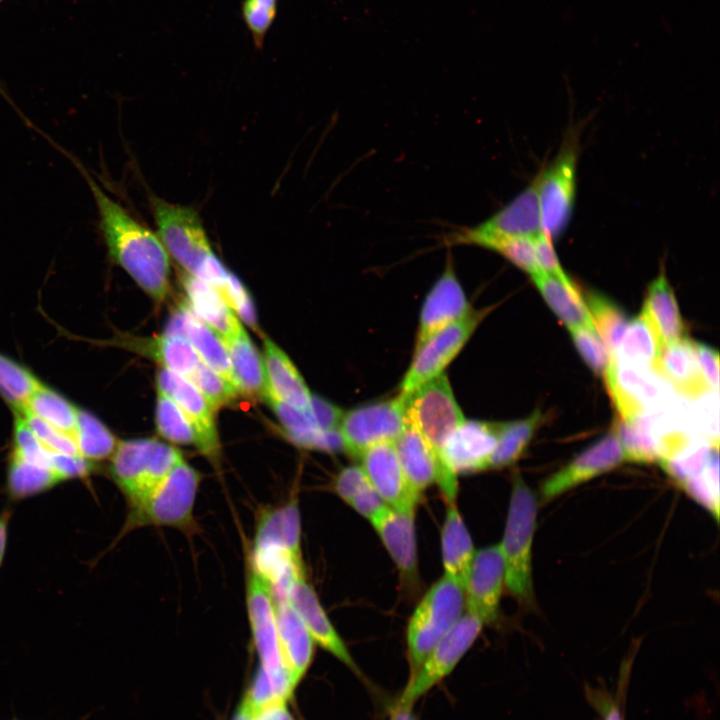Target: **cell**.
<instances>
[{
	"label": "cell",
	"instance_id": "cell-55",
	"mask_svg": "<svg viewBox=\"0 0 720 720\" xmlns=\"http://www.w3.org/2000/svg\"><path fill=\"white\" fill-rule=\"evenodd\" d=\"M348 505L368 520L387 506L372 485L352 498Z\"/></svg>",
	"mask_w": 720,
	"mask_h": 720
},
{
	"label": "cell",
	"instance_id": "cell-42",
	"mask_svg": "<svg viewBox=\"0 0 720 720\" xmlns=\"http://www.w3.org/2000/svg\"><path fill=\"white\" fill-rule=\"evenodd\" d=\"M584 302L612 361L628 324L627 318L615 303L599 293H589Z\"/></svg>",
	"mask_w": 720,
	"mask_h": 720
},
{
	"label": "cell",
	"instance_id": "cell-45",
	"mask_svg": "<svg viewBox=\"0 0 720 720\" xmlns=\"http://www.w3.org/2000/svg\"><path fill=\"white\" fill-rule=\"evenodd\" d=\"M481 248L494 251L530 277L542 273L535 252L534 237H506L486 242Z\"/></svg>",
	"mask_w": 720,
	"mask_h": 720
},
{
	"label": "cell",
	"instance_id": "cell-44",
	"mask_svg": "<svg viewBox=\"0 0 720 720\" xmlns=\"http://www.w3.org/2000/svg\"><path fill=\"white\" fill-rule=\"evenodd\" d=\"M156 427L166 440L179 445H195V432L177 404L158 390Z\"/></svg>",
	"mask_w": 720,
	"mask_h": 720
},
{
	"label": "cell",
	"instance_id": "cell-12",
	"mask_svg": "<svg viewBox=\"0 0 720 720\" xmlns=\"http://www.w3.org/2000/svg\"><path fill=\"white\" fill-rule=\"evenodd\" d=\"M248 553L259 563L291 560L304 564L301 551V519L298 500L262 508L257 514L255 534Z\"/></svg>",
	"mask_w": 720,
	"mask_h": 720
},
{
	"label": "cell",
	"instance_id": "cell-22",
	"mask_svg": "<svg viewBox=\"0 0 720 720\" xmlns=\"http://www.w3.org/2000/svg\"><path fill=\"white\" fill-rule=\"evenodd\" d=\"M397 566L403 581L415 584L418 578L415 509L384 507L369 520Z\"/></svg>",
	"mask_w": 720,
	"mask_h": 720
},
{
	"label": "cell",
	"instance_id": "cell-25",
	"mask_svg": "<svg viewBox=\"0 0 720 720\" xmlns=\"http://www.w3.org/2000/svg\"><path fill=\"white\" fill-rule=\"evenodd\" d=\"M274 602L282 663L297 686L312 662L315 642L286 599L274 598Z\"/></svg>",
	"mask_w": 720,
	"mask_h": 720
},
{
	"label": "cell",
	"instance_id": "cell-58",
	"mask_svg": "<svg viewBox=\"0 0 720 720\" xmlns=\"http://www.w3.org/2000/svg\"><path fill=\"white\" fill-rule=\"evenodd\" d=\"M412 706L396 703L391 711V720H417L412 712Z\"/></svg>",
	"mask_w": 720,
	"mask_h": 720
},
{
	"label": "cell",
	"instance_id": "cell-30",
	"mask_svg": "<svg viewBox=\"0 0 720 720\" xmlns=\"http://www.w3.org/2000/svg\"><path fill=\"white\" fill-rule=\"evenodd\" d=\"M182 335L200 359L238 391L227 348L223 340L184 304L178 310ZM239 392V391H238Z\"/></svg>",
	"mask_w": 720,
	"mask_h": 720
},
{
	"label": "cell",
	"instance_id": "cell-52",
	"mask_svg": "<svg viewBox=\"0 0 720 720\" xmlns=\"http://www.w3.org/2000/svg\"><path fill=\"white\" fill-rule=\"evenodd\" d=\"M370 485L371 483L361 466L353 465L345 467L339 472L334 488L337 495L348 504L352 498Z\"/></svg>",
	"mask_w": 720,
	"mask_h": 720
},
{
	"label": "cell",
	"instance_id": "cell-23",
	"mask_svg": "<svg viewBox=\"0 0 720 720\" xmlns=\"http://www.w3.org/2000/svg\"><path fill=\"white\" fill-rule=\"evenodd\" d=\"M500 428L501 423L464 420L445 447L444 458L450 469L456 475L487 470Z\"/></svg>",
	"mask_w": 720,
	"mask_h": 720
},
{
	"label": "cell",
	"instance_id": "cell-32",
	"mask_svg": "<svg viewBox=\"0 0 720 720\" xmlns=\"http://www.w3.org/2000/svg\"><path fill=\"white\" fill-rule=\"evenodd\" d=\"M394 445L406 479L421 495L427 487L435 483L436 463L426 441L408 416L407 425Z\"/></svg>",
	"mask_w": 720,
	"mask_h": 720
},
{
	"label": "cell",
	"instance_id": "cell-27",
	"mask_svg": "<svg viewBox=\"0 0 720 720\" xmlns=\"http://www.w3.org/2000/svg\"><path fill=\"white\" fill-rule=\"evenodd\" d=\"M262 359L267 394L301 411H307L312 397L309 389L289 357L269 338L264 339Z\"/></svg>",
	"mask_w": 720,
	"mask_h": 720
},
{
	"label": "cell",
	"instance_id": "cell-41",
	"mask_svg": "<svg viewBox=\"0 0 720 720\" xmlns=\"http://www.w3.org/2000/svg\"><path fill=\"white\" fill-rule=\"evenodd\" d=\"M715 449L718 448L713 449L712 442L688 437L659 462L665 472L680 485L703 472Z\"/></svg>",
	"mask_w": 720,
	"mask_h": 720
},
{
	"label": "cell",
	"instance_id": "cell-54",
	"mask_svg": "<svg viewBox=\"0 0 720 720\" xmlns=\"http://www.w3.org/2000/svg\"><path fill=\"white\" fill-rule=\"evenodd\" d=\"M696 359L702 376L711 390H718L719 386V355L713 348L694 342Z\"/></svg>",
	"mask_w": 720,
	"mask_h": 720
},
{
	"label": "cell",
	"instance_id": "cell-48",
	"mask_svg": "<svg viewBox=\"0 0 720 720\" xmlns=\"http://www.w3.org/2000/svg\"><path fill=\"white\" fill-rule=\"evenodd\" d=\"M569 332L577 350L588 366L595 373L604 375L610 363V357L596 330L587 326H578L569 328Z\"/></svg>",
	"mask_w": 720,
	"mask_h": 720
},
{
	"label": "cell",
	"instance_id": "cell-36",
	"mask_svg": "<svg viewBox=\"0 0 720 720\" xmlns=\"http://www.w3.org/2000/svg\"><path fill=\"white\" fill-rule=\"evenodd\" d=\"M661 348L655 330L641 310L627 324L613 360L653 370Z\"/></svg>",
	"mask_w": 720,
	"mask_h": 720
},
{
	"label": "cell",
	"instance_id": "cell-2",
	"mask_svg": "<svg viewBox=\"0 0 720 720\" xmlns=\"http://www.w3.org/2000/svg\"><path fill=\"white\" fill-rule=\"evenodd\" d=\"M405 397L406 413L415 424L436 463V480L447 504L455 503L457 475L444 458L447 442L465 418L458 405L447 376L438 377L423 384Z\"/></svg>",
	"mask_w": 720,
	"mask_h": 720
},
{
	"label": "cell",
	"instance_id": "cell-8",
	"mask_svg": "<svg viewBox=\"0 0 720 720\" xmlns=\"http://www.w3.org/2000/svg\"><path fill=\"white\" fill-rule=\"evenodd\" d=\"M578 154V135L569 134L553 161L537 174L542 230L551 239L565 231L572 217Z\"/></svg>",
	"mask_w": 720,
	"mask_h": 720
},
{
	"label": "cell",
	"instance_id": "cell-47",
	"mask_svg": "<svg viewBox=\"0 0 720 720\" xmlns=\"http://www.w3.org/2000/svg\"><path fill=\"white\" fill-rule=\"evenodd\" d=\"M278 12L277 0H243L241 16L256 47H262Z\"/></svg>",
	"mask_w": 720,
	"mask_h": 720
},
{
	"label": "cell",
	"instance_id": "cell-5",
	"mask_svg": "<svg viewBox=\"0 0 720 720\" xmlns=\"http://www.w3.org/2000/svg\"><path fill=\"white\" fill-rule=\"evenodd\" d=\"M466 611L464 587L443 575L423 596L407 628L409 678Z\"/></svg>",
	"mask_w": 720,
	"mask_h": 720
},
{
	"label": "cell",
	"instance_id": "cell-24",
	"mask_svg": "<svg viewBox=\"0 0 720 720\" xmlns=\"http://www.w3.org/2000/svg\"><path fill=\"white\" fill-rule=\"evenodd\" d=\"M85 341L93 342L95 345L119 347L148 356L157 361L162 368L187 380L201 362L196 350L183 335L165 333L155 338L141 339L121 334L103 341L90 339Z\"/></svg>",
	"mask_w": 720,
	"mask_h": 720
},
{
	"label": "cell",
	"instance_id": "cell-39",
	"mask_svg": "<svg viewBox=\"0 0 720 720\" xmlns=\"http://www.w3.org/2000/svg\"><path fill=\"white\" fill-rule=\"evenodd\" d=\"M73 439L79 455L94 464L109 459L119 442L103 422L82 409L78 412Z\"/></svg>",
	"mask_w": 720,
	"mask_h": 720
},
{
	"label": "cell",
	"instance_id": "cell-51",
	"mask_svg": "<svg viewBox=\"0 0 720 720\" xmlns=\"http://www.w3.org/2000/svg\"><path fill=\"white\" fill-rule=\"evenodd\" d=\"M535 252L538 265L542 272L556 277L564 283H573L560 265L553 247L552 239L544 232L534 237Z\"/></svg>",
	"mask_w": 720,
	"mask_h": 720
},
{
	"label": "cell",
	"instance_id": "cell-6",
	"mask_svg": "<svg viewBox=\"0 0 720 720\" xmlns=\"http://www.w3.org/2000/svg\"><path fill=\"white\" fill-rule=\"evenodd\" d=\"M182 459L180 450L155 438L122 440L109 458L108 473L129 506L155 487Z\"/></svg>",
	"mask_w": 720,
	"mask_h": 720
},
{
	"label": "cell",
	"instance_id": "cell-18",
	"mask_svg": "<svg viewBox=\"0 0 720 720\" xmlns=\"http://www.w3.org/2000/svg\"><path fill=\"white\" fill-rule=\"evenodd\" d=\"M650 370L610 361L603 376L620 419L642 416L662 400V386Z\"/></svg>",
	"mask_w": 720,
	"mask_h": 720
},
{
	"label": "cell",
	"instance_id": "cell-10",
	"mask_svg": "<svg viewBox=\"0 0 720 720\" xmlns=\"http://www.w3.org/2000/svg\"><path fill=\"white\" fill-rule=\"evenodd\" d=\"M407 425L405 397L376 402L344 412L339 434L349 454L359 457L382 443H394Z\"/></svg>",
	"mask_w": 720,
	"mask_h": 720
},
{
	"label": "cell",
	"instance_id": "cell-21",
	"mask_svg": "<svg viewBox=\"0 0 720 720\" xmlns=\"http://www.w3.org/2000/svg\"><path fill=\"white\" fill-rule=\"evenodd\" d=\"M441 276L426 296L420 313L415 350L432 335L465 316L472 308L448 255Z\"/></svg>",
	"mask_w": 720,
	"mask_h": 720
},
{
	"label": "cell",
	"instance_id": "cell-46",
	"mask_svg": "<svg viewBox=\"0 0 720 720\" xmlns=\"http://www.w3.org/2000/svg\"><path fill=\"white\" fill-rule=\"evenodd\" d=\"M216 411L233 401L239 392L202 360L188 379Z\"/></svg>",
	"mask_w": 720,
	"mask_h": 720
},
{
	"label": "cell",
	"instance_id": "cell-13",
	"mask_svg": "<svg viewBox=\"0 0 720 720\" xmlns=\"http://www.w3.org/2000/svg\"><path fill=\"white\" fill-rule=\"evenodd\" d=\"M489 309H471L414 350L413 360L401 382V394H409L438 377L464 347Z\"/></svg>",
	"mask_w": 720,
	"mask_h": 720
},
{
	"label": "cell",
	"instance_id": "cell-15",
	"mask_svg": "<svg viewBox=\"0 0 720 720\" xmlns=\"http://www.w3.org/2000/svg\"><path fill=\"white\" fill-rule=\"evenodd\" d=\"M157 390L170 397L190 422L195 446L214 466H219L220 442L215 410L201 392L184 377L164 368L156 376Z\"/></svg>",
	"mask_w": 720,
	"mask_h": 720
},
{
	"label": "cell",
	"instance_id": "cell-31",
	"mask_svg": "<svg viewBox=\"0 0 720 720\" xmlns=\"http://www.w3.org/2000/svg\"><path fill=\"white\" fill-rule=\"evenodd\" d=\"M444 575L463 587L475 554L469 531L455 503L448 504L441 531Z\"/></svg>",
	"mask_w": 720,
	"mask_h": 720
},
{
	"label": "cell",
	"instance_id": "cell-28",
	"mask_svg": "<svg viewBox=\"0 0 720 720\" xmlns=\"http://www.w3.org/2000/svg\"><path fill=\"white\" fill-rule=\"evenodd\" d=\"M181 282L188 298V307L223 341L240 330L242 325L235 313L211 286L184 272Z\"/></svg>",
	"mask_w": 720,
	"mask_h": 720
},
{
	"label": "cell",
	"instance_id": "cell-53",
	"mask_svg": "<svg viewBox=\"0 0 720 720\" xmlns=\"http://www.w3.org/2000/svg\"><path fill=\"white\" fill-rule=\"evenodd\" d=\"M308 412L318 428L324 432L338 431L344 411L317 396L311 397Z\"/></svg>",
	"mask_w": 720,
	"mask_h": 720
},
{
	"label": "cell",
	"instance_id": "cell-1",
	"mask_svg": "<svg viewBox=\"0 0 720 720\" xmlns=\"http://www.w3.org/2000/svg\"><path fill=\"white\" fill-rule=\"evenodd\" d=\"M70 158L94 198L109 258L155 301H163L170 288V256L158 235L111 198L77 159Z\"/></svg>",
	"mask_w": 720,
	"mask_h": 720
},
{
	"label": "cell",
	"instance_id": "cell-4",
	"mask_svg": "<svg viewBox=\"0 0 720 720\" xmlns=\"http://www.w3.org/2000/svg\"><path fill=\"white\" fill-rule=\"evenodd\" d=\"M537 498L520 474L513 478L503 539L505 585L521 603L534 600L532 546L536 530Z\"/></svg>",
	"mask_w": 720,
	"mask_h": 720
},
{
	"label": "cell",
	"instance_id": "cell-43",
	"mask_svg": "<svg viewBox=\"0 0 720 720\" xmlns=\"http://www.w3.org/2000/svg\"><path fill=\"white\" fill-rule=\"evenodd\" d=\"M41 381L26 367L0 353V395L14 413H21Z\"/></svg>",
	"mask_w": 720,
	"mask_h": 720
},
{
	"label": "cell",
	"instance_id": "cell-50",
	"mask_svg": "<svg viewBox=\"0 0 720 720\" xmlns=\"http://www.w3.org/2000/svg\"><path fill=\"white\" fill-rule=\"evenodd\" d=\"M219 295L243 321L252 328L256 327L255 311L251 298L246 288L234 274L230 273L228 281Z\"/></svg>",
	"mask_w": 720,
	"mask_h": 720
},
{
	"label": "cell",
	"instance_id": "cell-49",
	"mask_svg": "<svg viewBox=\"0 0 720 720\" xmlns=\"http://www.w3.org/2000/svg\"><path fill=\"white\" fill-rule=\"evenodd\" d=\"M28 426L40 443L52 453L79 455L72 437L57 430L28 411H22Z\"/></svg>",
	"mask_w": 720,
	"mask_h": 720
},
{
	"label": "cell",
	"instance_id": "cell-40",
	"mask_svg": "<svg viewBox=\"0 0 720 720\" xmlns=\"http://www.w3.org/2000/svg\"><path fill=\"white\" fill-rule=\"evenodd\" d=\"M24 410L73 438L79 409L43 383L30 397Z\"/></svg>",
	"mask_w": 720,
	"mask_h": 720
},
{
	"label": "cell",
	"instance_id": "cell-37",
	"mask_svg": "<svg viewBox=\"0 0 720 720\" xmlns=\"http://www.w3.org/2000/svg\"><path fill=\"white\" fill-rule=\"evenodd\" d=\"M543 421L540 409L524 419L501 423L497 444L490 456L488 469H498L516 462Z\"/></svg>",
	"mask_w": 720,
	"mask_h": 720
},
{
	"label": "cell",
	"instance_id": "cell-60",
	"mask_svg": "<svg viewBox=\"0 0 720 720\" xmlns=\"http://www.w3.org/2000/svg\"><path fill=\"white\" fill-rule=\"evenodd\" d=\"M12 720H21V719L14 718V719H12Z\"/></svg>",
	"mask_w": 720,
	"mask_h": 720
},
{
	"label": "cell",
	"instance_id": "cell-7",
	"mask_svg": "<svg viewBox=\"0 0 720 720\" xmlns=\"http://www.w3.org/2000/svg\"><path fill=\"white\" fill-rule=\"evenodd\" d=\"M157 235L184 273L197 276L213 253L202 220L193 207L161 198L151 200Z\"/></svg>",
	"mask_w": 720,
	"mask_h": 720
},
{
	"label": "cell",
	"instance_id": "cell-57",
	"mask_svg": "<svg viewBox=\"0 0 720 720\" xmlns=\"http://www.w3.org/2000/svg\"><path fill=\"white\" fill-rule=\"evenodd\" d=\"M11 515H12V510L8 507L3 509L0 513V567L2 565L4 556L6 553L7 539H8V527H9Z\"/></svg>",
	"mask_w": 720,
	"mask_h": 720
},
{
	"label": "cell",
	"instance_id": "cell-19",
	"mask_svg": "<svg viewBox=\"0 0 720 720\" xmlns=\"http://www.w3.org/2000/svg\"><path fill=\"white\" fill-rule=\"evenodd\" d=\"M359 458L369 482L388 507L396 510L416 509L420 494L406 479L394 443L375 445Z\"/></svg>",
	"mask_w": 720,
	"mask_h": 720
},
{
	"label": "cell",
	"instance_id": "cell-38",
	"mask_svg": "<svg viewBox=\"0 0 720 720\" xmlns=\"http://www.w3.org/2000/svg\"><path fill=\"white\" fill-rule=\"evenodd\" d=\"M625 462L648 464L659 461V438L645 414L633 419H618L614 426Z\"/></svg>",
	"mask_w": 720,
	"mask_h": 720
},
{
	"label": "cell",
	"instance_id": "cell-17",
	"mask_svg": "<svg viewBox=\"0 0 720 720\" xmlns=\"http://www.w3.org/2000/svg\"><path fill=\"white\" fill-rule=\"evenodd\" d=\"M504 585L505 563L500 544L475 551L464 584L466 612L484 624L493 622L498 615Z\"/></svg>",
	"mask_w": 720,
	"mask_h": 720
},
{
	"label": "cell",
	"instance_id": "cell-35",
	"mask_svg": "<svg viewBox=\"0 0 720 720\" xmlns=\"http://www.w3.org/2000/svg\"><path fill=\"white\" fill-rule=\"evenodd\" d=\"M543 298L569 328L587 326L594 328L584 299L573 283L567 284L544 272L531 277Z\"/></svg>",
	"mask_w": 720,
	"mask_h": 720
},
{
	"label": "cell",
	"instance_id": "cell-20",
	"mask_svg": "<svg viewBox=\"0 0 720 720\" xmlns=\"http://www.w3.org/2000/svg\"><path fill=\"white\" fill-rule=\"evenodd\" d=\"M283 599H286L300 616L315 644L320 645L355 673H359L352 655L331 623L305 574L298 575L291 581Z\"/></svg>",
	"mask_w": 720,
	"mask_h": 720
},
{
	"label": "cell",
	"instance_id": "cell-9",
	"mask_svg": "<svg viewBox=\"0 0 720 720\" xmlns=\"http://www.w3.org/2000/svg\"><path fill=\"white\" fill-rule=\"evenodd\" d=\"M537 175L510 202L483 222L462 227L443 236L445 246L473 245L506 237H535L543 232L538 202Z\"/></svg>",
	"mask_w": 720,
	"mask_h": 720
},
{
	"label": "cell",
	"instance_id": "cell-16",
	"mask_svg": "<svg viewBox=\"0 0 720 720\" xmlns=\"http://www.w3.org/2000/svg\"><path fill=\"white\" fill-rule=\"evenodd\" d=\"M625 456L614 431L582 451L567 465L548 477L540 487L541 502L563 493L621 465Z\"/></svg>",
	"mask_w": 720,
	"mask_h": 720
},
{
	"label": "cell",
	"instance_id": "cell-29",
	"mask_svg": "<svg viewBox=\"0 0 720 720\" xmlns=\"http://www.w3.org/2000/svg\"><path fill=\"white\" fill-rule=\"evenodd\" d=\"M231 362L239 394L264 399L267 381L263 359L243 328L223 341Z\"/></svg>",
	"mask_w": 720,
	"mask_h": 720
},
{
	"label": "cell",
	"instance_id": "cell-26",
	"mask_svg": "<svg viewBox=\"0 0 720 720\" xmlns=\"http://www.w3.org/2000/svg\"><path fill=\"white\" fill-rule=\"evenodd\" d=\"M653 371L685 397L698 398L710 391L696 359L694 342L685 336L662 346Z\"/></svg>",
	"mask_w": 720,
	"mask_h": 720
},
{
	"label": "cell",
	"instance_id": "cell-33",
	"mask_svg": "<svg viewBox=\"0 0 720 720\" xmlns=\"http://www.w3.org/2000/svg\"><path fill=\"white\" fill-rule=\"evenodd\" d=\"M642 311L662 346L684 337V325L673 289L661 272L649 285Z\"/></svg>",
	"mask_w": 720,
	"mask_h": 720
},
{
	"label": "cell",
	"instance_id": "cell-34",
	"mask_svg": "<svg viewBox=\"0 0 720 720\" xmlns=\"http://www.w3.org/2000/svg\"><path fill=\"white\" fill-rule=\"evenodd\" d=\"M264 400L271 406L288 438L295 444L326 451L342 447L339 431L324 432L320 430L308 410L301 411L268 394Z\"/></svg>",
	"mask_w": 720,
	"mask_h": 720
},
{
	"label": "cell",
	"instance_id": "cell-56",
	"mask_svg": "<svg viewBox=\"0 0 720 720\" xmlns=\"http://www.w3.org/2000/svg\"><path fill=\"white\" fill-rule=\"evenodd\" d=\"M252 720H294L292 717L287 701L277 699L260 709Z\"/></svg>",
	"mask_w": 720,
	"mask_h": 720
},
{
	"label": "cell",
	"instance_id": "cell-59",
	"mask_svg": "<svg viewBox=\"0 0 720 720\" xmlns=\"http://www.w3.org/2000/svg\"><path fill=\"white\" fill-rule=\"evenodd\" d=\"M255 713L253 708L251 707L248 699L244 695V697L241 700V703L233 717V720H252Z\"/></svg>",
	"mask_w": 720,
	"mask_h": 720
},
{
	"label": "cell",
	"instance_id": "cell-61",
	"mask_svg": "<svg viewBox=\"0 0 720 720\" xmlns=\"http://www.w3.org/2000/svg\"><path fill=\"white\" fill-rule=\"evenodd\" d=\"M1 1H3V0H0V2H1Z\"/></svg>",
	"mask_w": 720,
	"mask_h": 720
},
{
	"label": "cell",
	"instance_id": "cell-3",
	"mask_svg": "<svg viewBox=\"0 0 720 720\" xmlns=\"http://www.w3.org/2000/svg\"><path fill=\"white\" fill-rule=\"evenodd\" d=\"M201 474L183 458L155 487L128 506L121 536L143 527H169L193 534Z\"/></svg>",
	"mask_w": 720,
	"mask_h": 720
},
{
	"label": "cell",
	"instance_id": "cell-11",
	"mask_svg": "<svg viewBox=\"0 0 720 720\" xmlns=\"http://www.w3.org/2000/svg\"><path fill=\"white\" fill-rule=\"evenodd\" d=\"M484 625L478 617L465 611L407 681L397 703L413 707L419 698L448 676L476 641Z\"/></svg>",
	"mask_w": 720,
	"mask_h": 720
},
{
	"label": "cell",
	"instance_id": "cell-14",
	"mask_svg": "<svg viewBox=\"0 0 720 720\" xmlns=\"http://www.w3.org/2000/svg\"><path fill=\"white\" fill-rule=\"evenodd\" d=\"M246 606L260 667L270 675H277L287 671L282 663L279 649L275 602L271 584L253 567L247 558Z\"/></svg>",
	"mask_w": 720,
	"mask_h": 720
}]
</instances>
